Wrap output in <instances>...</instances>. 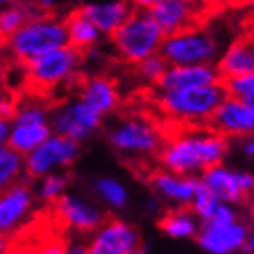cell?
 <instances>
[{
  "instance_id": "7a4b0ae2",
  "label": "cell",
  "mask_w": 254,
  "mask_h": 254,
  "mask_svg": "<svg viewBox=\"0 0 254 254\" xmlns=\"http://www.w3.org/2000/svg\"><path fill=\"white\" fill-rule=\"evenodd\" d=\"M225 96L227 95L223 85L218 82L192 89L156 91L154 98L160 111L173 122L200 126V124H209L212 113L216 111V107Z\"/></svg>"
},
{
  "instance_id": "8992f818",
  "label": "cell",
  "mask_w": 254,
  "mask_h": 254,
  "mask_svg": "<svg viewBox=\"0 0 254 254\" xmlns=\"http://www.w3.org/2000/svg\"><path fill=\"white\" fill-rule=\"evenodd\" d=\"M223 51L222 40L209 27L192 26L189 29L167 35L160 48V55L169 65H196L216 64Z\"/></svg>"
},
{
  "instance_id": "7402d4cb",
  "label": "cell",
  "mask_w": 254,
  "mask_h": 254,
  "mask_svg": "<svg viewBox=\"0 0 254 254\" xmlns=\"http://www.w3.org/2000/svg\"><path fill=\"white\" fill-rule=\"evenodd\" d=\"M160 231L171 240H192L200 231L201 222L189 207L171 209L160 218Z\"/></svg>"
},
{
  "instance_id": "4316f807",
  "label": "cell",
  "mask_w": 254,
  "mask_h": 254,
  "mask_svg": "<svg viewBox=\"0 0 254 254\" xmlns=\"http://www.w3.org/2000/svg\"><path fill=\"white\" fill-rule=\"evenodd\" d=\"M24 173V156L9 147H0V192L20 180Z\"/></svg>"
},
{
  "instance_id": "3957f363",
  "label": "cell",
  "mask_w": 254,
  "mask_h": 254,
  "mask_svg": "<svg viewBox=\"0 0 254 254\" xmlns=\"http://www.w3.org/2000/svg\"><path fill=\"white\" fill-rule=\"evenodd\" d=\"M67 46V31L62 18L38 15L27 20L7 40L5 49L16 65H26L33 59Z\"/></svg>"
},
{
  "instance_id": "f6af8a7d",
  "label": "cell",
  "mask_w": 254,
  "mask_h": 254,
  "mask_svg": "<svg viewBox=\"0 0 254 254\" xmlns=\"http://www.w3.org/2000/svg\"><path fill=\"white\" fill-rule=\"evenodd\" d=\"M242 100H244L245 104L249 106V109L253 111V115H254V93H251L249 96H245V98H242Z\"/></svg>"
},
{
  "instance_id": "d6a6232c",
  "label": "cell",
  "mask_w": 254,
  "mask_h": 254,
  "mask_svg": "<svg viewBox=\"0 0 254 254\" xmlns=\"http://www.w3.org/2000/svg\"><path fill=\"white\" fill-rule=\"evenodd\" d=\"M4 254H37V240H27L20 233H16L13 238H9Z\"/></svg>"
},
{
  "instance_id": "d590c367",
  "label": "cell",
  "mask_w": 254,
  "mask_h": 254,
  "mask_svg": "<svg viewBox=\"0 0 254 254\" xmlns=\"http://www.w3.org/2000/svg\"><path fill=\"white\" fill-rule=\"evenodd\" d=\"M9 67H11V59L7 55H2V51H0V89H5V80H7Z\"/></svg>"
},
{
  "instance_id": "7dc6e473",
  "label": "cell",
  "mask_w": 254,
  "mask_h": 254,
  "mask_svg": "<svg viewBox=\"0 0 254 254\" xmlns=\"http://www.w3.org/2000/svg\"><path fill=\"white\" fill-rule=\"evenodd\" d=\"M132 254H145V249H142V247H140V249L134 251V253H132Z\"/></svg>"
},
{
  "instance_id": "1f68e13d",
  "label": "cell",
  "mask_w": 254,
  "mask_h": 254,
  "mask_svg": "<svg viewBox=\"0 0 254 254\" xmlns=\"http://www.w3.org/2000/svg\"><path fill=\"white\" fill-rule=\"evenodd\" d=\"M37 254H65V242L55 234L37 238Z\"/></svg>"
},
{
  "instance_id": "8d00e7d4",
  "label": "cell",
  "mask_w": 254,
  "mask_h": 254,
  "mask_svg": "<svg viewBox=\"0 0 254 254\" xmlns=\"http://www.w3.org/2000/svg\"><path fill=\"white\" fill-rule=\"evenodd\" d=\"M127 2H129V5L134 7L136 11H151L160 0H127Z\"/></svg>"
},
{
  "instance_id": "277c9868",
  "label": "cell",
  "mask_w": 254,
  "mask_h": 254,
  "mask_svg": "<svg viewBox=\"0 0 254 254\" xmlns=\"http://www.w3.org/2000/svg\"><path fill=\"white\" fill-rule=\"evenodd\" d=\"M84 62V53L71 46L49 51L40 55L26 65L24 71V84L31 87L33 93H51L60 85H67L76 82L80 76V67Z\"/></svg>"
},
{
  "instance_id": "44dd1931",
  "label": "cell",
  "mask_w": 254,
  "mask_h": 254,
  "mask_svg": "<svg viewBox=\"0 0 254 254\" xmlns=\"http://www.w3.org/2000/svg\"><path fill=\"white\" fill-rule=\"evenodd\" d=\"M78 11L100 31V35H107V37H111L132 13L127 0L89 2L82 5Z\"/></svg>"
},
{
  "instance_id": "ac0fdd59",
  "label": "cell",
  "mask_w": 254,
  "mask_h": 254,
  "mask_svg": "<svg viewBox=\"0 0 254 254\" xmlns=\"http://www.w3.org/2000/svg\"><path fill=\"white\" fill-rule=\"evenodd\" d=\"M198 184H200V178L196 176L176 175V173H169L164 169L154 171L149 178V186L154 190V194L176 207L190 205Z\"/></svg>"
},
{
  "instance_id": "6da1fadb",
  "label": "cell",
  "mask_w": 254,
  "mask_h": 254,
  "mask_svg": "<svg viewBox=\"0 0 254 254\" xmlns=\"http://www.w3.org/2000/svg\"><path fill=\"white\" fill-rule=\"evenodd\" d=\"M227 153V138L212 129L192 126L164 140L158 151V162L164 171L198 178L207 169L223 164Z\"/></svg>"
},
{
  "instance_id": "f35d334b",
  "label": "cell",
  "mask_w": 254,
  "mask_h": 254,
  "mask_svg": "<svg viewBox=\"0 0 254 254\" xmlns=\"http://www.w3.org/2000/svg\"><path fill=\"white\" fill-rule=\"evenodd\" d=\"M242 151H244V154L247 156V158L254 160V134L244 138V142H242Z\"/></svg>"
},
{
  "instance_id": "f546056e",
  "label": "cell",
  "mask_w": 254,
  "mask_h": 254,
  "mask_svg": "<svg viewBox=\"0 0 254 254\" xmlns=\"http://www.w3.org/2000/svg\"><path fill=\"white\" fill-rule=\"evenodd\" d=\"M169 64L165 62L164 57L160 53L151 55L147 59H143L140 64H136V71L140 74V78L145 80L147 84H158L160 78L164 76V73L167 71Z\"/></svg>"
},
{
  "instance_id": "d6986e66",
  "label": "cell",
  "mask_w": 254,
  "mask_h": 254,
  "mask_svg": "<svg viewBox=\"0 0 254 254\" xmlns=\"http://www.w3.org/2000/svg\"><path fill=\"white\" fill-rule=\"evenodd\" d=\"M220 78H234L254 73V35H245L223 48L216 60Z\"/></svg>"
},
{
  "instance_id": "bcb514c9",
  "label": "cell",
  "mask_w": 254,
  "mask_h": 254,
  "mask_svg": "<svg viewBox=\"0 0 254 254\" xmlns=\"http://www.w3.org/2000/svg\"><path fill=\"white\" fill-rule=\"evenodd\" d=\"M15 0H0V7H5V5H9V4H13Z\"/></svg>"
},
{
  "instance_id": "74e56055",
  "label": "cell",
  "mask_w": 254,
  "mask_h": 254,
  "mask_svg": "<svg viewBox=\"0 0 254 254\" xmlns=\"http://www.w3.org/2000/svg\"><path fill=\"white\" fill-rule=\"evenodd\" d=\"M31 2L44 15H49V11H53V7L57 5V0H31Z\"/></svg>"
},
{
  "instance_id": "9c48e42d",
  "label": "cell",
  "mask_w": 254,
  "mask_h": 254,
  "mask_svg": "<svg viewBox=\"0 0 254 254\" xmlns=\"http://www.w3.org/2000/svg\"><path fill=\"white\" fill-rule=\"evenodd\" d=\"M80 151L78 142L53 132L46 142L24 156V171L29 178H42L59 169H67L78 160Z\"/></svg>"
},
{
  "instance_id": "7bdbcfd3",
  "label": "cell",
  "mask_w": 254,
  "mask_h": 254,
  "mask_svg": "<svg viewBox=\"0 0 254 254\" xmlns=\"http://www.w3.org/2000/svg\"><path fill=\"white\" fill-rule=\"evenodd\" d=\"M145 209H147V212H151V214H156V212H158V201L154 200V198H149Z\"/></svg>"
},
{
  "instance_id": "836d02e7",
  "label": "cell",
  "mask_w": 254,
  "mask_h": 254,
  "mask_svg": "<svg viewBox=\"0 0 254 254\" xmlns=\"http://www.w3.org/2000/svg\"><path fill=\"white\" fill-rule=\"evenodd\" d=\"M236 220H240L238 205L220 201L218 207L214 209V212H212V216L209 222L211 223H233V222H236Z\"/></svg>"
},
{
  "instance_id": "5b68a950",
  "label": "cell",
  "mask_w": 254,
  "mask_h": 254,
  "mask_svg": "<svg viewBox=\"0 0 254 254\" xmlns=\"http://www.w3.org/2000/svg\"><path fill=\"white\" fill-rule=\"evenodd\" d=\"M165 33L149 15V11H132L129 18L111 35L118 57L129 64H140L151 55L160 53Z\"/></svg>"
},
{
  "instance_id": "ab89813d",
  "label": "cell",
  "mask_w": 254,
  "mask_h": 254,
  "mask_svg": "<svg viewBox=\"0 0 254 254\" xmlns=\"http://www.w3.org/2000/svg\"><path fill=\"white\" fill-rule=\"evenodd\" d=\"M9 132H11L9 122L0 120V147H5V142H7V138H9Z\"/></svg>"
},
{
  "instance_id": "7c38bea8",
  "label": "cell",
  "mask_w": 254,
  "mask_h": 254,
  "mask_svg": "<svg viewBox=\"0 0 254 254\" xmlns=\"http://www.w3.org/2000/svg\"><path fill=\"white\" fill-rule=\"evenodd\" d=\"M89 254H132L142 247L138 229L122 218L106 220L91 234Z\"/></svg>"
},
{
  "instance_id": "ba28073f",
  "label": "cell",
  "mask_w": 254,
  "mask_h": 254,
  "mask_svg": "<svg viewBox=\"0 0 254 254\" xmlns=\"http://www.w3.org/2000/svg\"><path fill=\"white\" fill-rule=\"evenodd\" d=\"M49 126L55 134L82 143L100 131L104 126V117L93 111L80 98H69L60 102L51 111Z\"/></svg>"
},
{
  "instance_id": "e575fe53",
  "label": "cell",
  "mask_w": 254,
  "mask_h": 254,
  "mask_svg": "<svg viewBox=\"0 0 254 254\" xmlns=\"http://www.w3.org/2000/svg\"><path fill=\"white\" fill-rule=\"evenodd\" d=\"M65 254H89L87 242H82V240L65 242Z\"/></svg>"
},
{
  "instance_id": "30bf717a",
  "label": "cell",
  "mask_w": 254,
  "mask_h": 254,
  "mask_svg": "<svg viewBox=\"0 0 254 254\" xmlns=\"http://www.w3.org/2000/svg\"><path fill=\"white\" fill-rule=\"evenodd\" d=\"M51 205H53L55 220L62 227L71 229L78 234H93L106 222L104 211L84 196L65 192Z\"/></svg>"
},
{
  "instance_id": "b9f144b4",
  "label": "cell",
  "mask_w": 254,
  "mask_h": 254,
  "mask_svg": "<svg viewBox=\"0 0 254 254\" xmlns=\"http://www.w3.org/2000/svg\"><path fill=\"white\" fill-rule=\"evenodd\" d=\"M244 207H245V214H247V218L254 222V190L245 198Z\"/></svg>"
},
{
  "instance_id": "52a82bcc",
  "label": "cell",
  "mask_w": 254,
  "mask_h": 254,
  "mask_svg": "<svg viewBox=\"0 0 254 254\" xmlns=\"http://www.w3.org/2000/svg\"><path fill=\"white\" fill-rule=\"evenodd\" d=\"M106 138L115 151L127 156H151L164 143L158 127L142 117H126L115 122L107 129Z\"/></svg>"
},
{
  "instance_id": "e0dca14e",
  "label": "cell",
  "mask_w": 254,
  "mask_h": 254,
  "mask_svg": "<svg viewBox=\"0 0 254 254\" xmlns=\"http://www.w3.org/2000/svg\"><path fill=\"white\" fill-rule=\"evenodd\" d=\"M222 82L214 64H196V65H169L164 76L156 84V91L192 89L201 85Z\"/></svg>"
},
{
  "instance_id": "484cf974",
  "label": "cell",
  "mask_w": 254,
  "mask_h": 254,
  "mask_svg": "<svg viewBox=\"0 0 254 254\" xmlns=\"http://www.w3.org/2000/svg\"><path fill=\"white\" fill-rule=\"evenodd\" d=\"M95 189L96 196L100 198L104 205H107L113 211H120L129 203V189L120 178L117 176H100L95 180Z\"/></svg>"
},
{
  "instance_id": "ffe728a7",
  "label": "cell",
  "mask_w": 254,
  "mask_h": 254,
  "mask_svg": "<svg viewBox=\"0 0 254 254\" xmlns=\"http://www.w3.org/2000/svg\"><path fill=\"white\" fill-rule=\"evenodd\" d=\"M78 98L104 118L113 115L120 106V93L117 89V84L102 74L82 80Z\"/></svg>"
},
{
  "instance_id": "cb8c5ba5",
  "label": "cell",
  "mask_w": 254,
  "mask_h": 254,
  "mask_svg": "<svg viewBox=\"0 0 254 254\" xmlns=\"http://www.w3.org/2000/svg\"><path fill=\"white\" fill-rule=\"evenodd\" d=\"M64 24H65V31H67V46L78 49L80 53L96 48L100 42V31L78 9L73 11L64 20Z\"/></svg>"
},
{
  "instance_id": "f1b7e54d",
  "label": "cell",
  "mask_w": 254,
  "mask_h": 254,
  "mask_svg": "<svg viewBox=\"0 0 254 254\" xmlns=\"http://www.w3.org/2000/svg\"><path fill=\"white\" fill-rule=\"evenodd\" d=\"M220 200H218V196L212 192L211 189H207L203 184H198L194 190V196H192V200H190V205L189 209L196 214V218L200 220L201 223H205L211 220L212 212L214 209L218 207Z\"/></svg>"
},
{
  "instance_id": "5bb4252c",
  "label": "cell",
  "mask_w": 254,
  "mask_h": 254,
  "mask_svg": "<svg viewBox=\"0 0 254 254\" xmlns=\"http://www.w3.org/2000/svg\"><path fill=\"white\" fill-rule=\"evenodd\" d=\"M212 131L223 138H247L254 134V115L242 98L225 96L209 120Z\"/></svg>"
},
{
  "instance_id": "8fae6325",
  "label": "cell",
  "mask_w": 254,
  "mask_h": 254,
  "mask_svg": "<svg viewBox=\"0 0 254 254\" xmlns=\"http://www.w3.org/2000/svg\"><path fill=\"white\" fill-rule=\"evenodd\" d=\"M200 182L211 189L220 201L242 205L245 198L254 190V175L249 171L234 169L225 164H218L200 176Z\"/></svg>"
},
{
  "instance_id": "83f0119b",
  "label": "cell",
  "mask_w": 254,
  "mask_h": 254,
  "mask_svg": "<svg viewBox=\"0 0 254 254\" xmlns=\"http://www.w3.org/2000/svg\"><path fill=\"white\" fill-rule=\"evenodd\" d=\"M71 176L67 173H49V175L42 176L40 186H38V198L46 203H55L60 196L65 194Z\"/></svg>"
},
{
  "instance_id": "ee69618b",
  "label": "cell",
  "mask_w": 254,
  "mask_h": 254,
  "mask_svg": "<svg viewBox=\"0 0 254 254\" xmlns=\"http://www.w3.org/2000/svg\"><path fill=\"white\" fill-rule=\"evenodd\" d=\"M7 244H9V238L5 233H0V254H4V251L7 249Z\"/></svg>"
},
{
  "instance_id": "c3c4849f",
  "label": "cell",
  "mask_w": 254,
  "mask_h": 254,
  "mask_svg": "<svg viewBox=\"0 0 254 254\" xmlns=\"http://www.w3.org/2000/svg\"><path fill=\"white\" fill-rule=\"evenodd\" d=\"M5 93V89H0V98H2V95Z\"/></svg>"
},
{
  "instance_id": "60d3db41",
  "label": "cell",
  "mask_w": 254,
  "mask_h": 254,
  "mask_svg": "<svg viewBox=\"0 0 254 254\" xmlns=\"http://www.w3.org/2000/svg\"><path fill=\"white\" fill-rule=\"evenodd\" d=\"M244 254H254V222L249 227V233H247V240H245V247Z\"/></svg>"
},
{
  "instance_id": "2e32d148",
  "label": "cell",
  "mask_w": 254,
  "mask_h": 254,
  "mask_svg": "<svg viewBox=\"0 0 254 254\" xmlns=\"http://www.w3.org/2000/svg\"><path fill=\"white\" fill-rule=\"evenodd\" d=\"M33 189L26 182H16L0 192V233L9 234L20 225L33 207Z\"/></svg>"
},
{
  "instance_id": "603a6c76",
  "label": "cell",
  "mask_w": 254,
  "mask_h": 254,
  "mask_svg": "<svg viewBox=\"0 0 254 254\" xmlns=\"http://www.w3.org/2000/svg\"><path fill=\"white\" fill-rule=\"evenodd\" d=\"M44 15L37 9V5L31 0H15L13 4L5 5L0 11V49L5 48V44L27 20L35 16Z\"/></svg>"
},
{
  "instance_id": "9a60e30c",
  "label": "cell",
  "mask_w": 254,
  "mask_h": 254,
  "mask_svg": "<svg viewBox=\"0 0 254 254\" xmlns=\"http://www.w3.org/2000/svg\"><path fill=\"white\" fill-rule=\"evenodd\" d=\"M160 29L167 35L196 26L200 15V0H160L153 9L149 11Z\"/></svg>"
},
{
  "instance_id": "d4e9b609",
  "label": "cell",
  "mask_w": 254,
  "mask_h": 254,
  "mask_svg": "<svg viewBox=\"0 0 254 254\" xmlns=\"http://www.w3.org/2000/svg\"><path fill=\"white\" fill-rule=\"evenodd\" d=\"M53 134V129L49 124H40V126H18L13 124L9 132V138L5 142V147H9L11 151L26 156L37 149L42 142H46L49 136Z\"/></svg>"
},
{
  "instance_id": "4fadbf2b",
  "label": "cell",
  "mask_w": 254,
  "mask_h": 254,
  "mask_svg": "<svg viewBox=\"0 0 254 254\" xmlns=\"http://www.w3.org/2000/svg\"><path fill=\"white\" fill-rule=\"evenodd\" d=\"M249 225L240 218L233 223H211L200 225L196 244L205 254H244Z\"/></svg>"
},
{
  "instance_id": "4dcf8cb0",
  "label": "cell",
  "mask_w": 254,
  "mask_h": 254,
  "mask_svg": "<svg viewBox=\"0 0 254 254\" xmlns=\"http://www.w3.org/2000/svg\"><path fill=\"white\" fill-rule=\"evenodd\" d=\"M220 84L225 89V95L233 98H245L251 93H254V73L234 76V78H225Z\"/></svg>"
}]
</instances>
